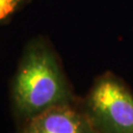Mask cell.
Masks as SVG:
<instances>
[{"mask_svg":"<svg viewBox=\"0 0 133 133\" xmlns=\"http://www.w3.org/2000/svg\"><path fill=\"white\" fill-rule=\"evenodd\" d=\"M16 114L24 121L44 110L75 103L56 52L48 39L38 37L25 46L11 86Z\"/></svg>","mask_w":133,"mask_h":133,"instance_id":"1","label":"cell"},{"mask_svg":"<svg viewBox=\"0 0 133 133\" xmlns=\"http://www.w3.org/2000/svg\"><path fill=\"white\" fill-rule=\"evenodd\" d=\"M82 108L99 133H133V94L111 72L96 79Z\"/></svg>","mask_w":133,"mask_h":133,"instance_id":"2","label":"cell"},{"mask_svg":"<svg viewBox=\"0 0 133 133\" xmlns=\"http://www.w3.org/2000/svg\"><path fill=\"white\" fill-rule=\"evenodd\" d=\"M19 133H99L75 103L53 107L24 121Z\"/></svg>","mask_w":133,"mask_h":133,"instance_id":"3","label":"cell"},{"mask_svg":"<svg viewBox=\"0 0 133 133\" xmlns=\"http://www.w3.org/2000/svg\"><path fill=\"white\" fill-rule=\"evenodd\" d=\"M24 2L25 0H0V22L15 14Z\"/></svg>","mask_w":133,"mask_h":133,"instance_id":"4","label":"cell"}]
</instances>
